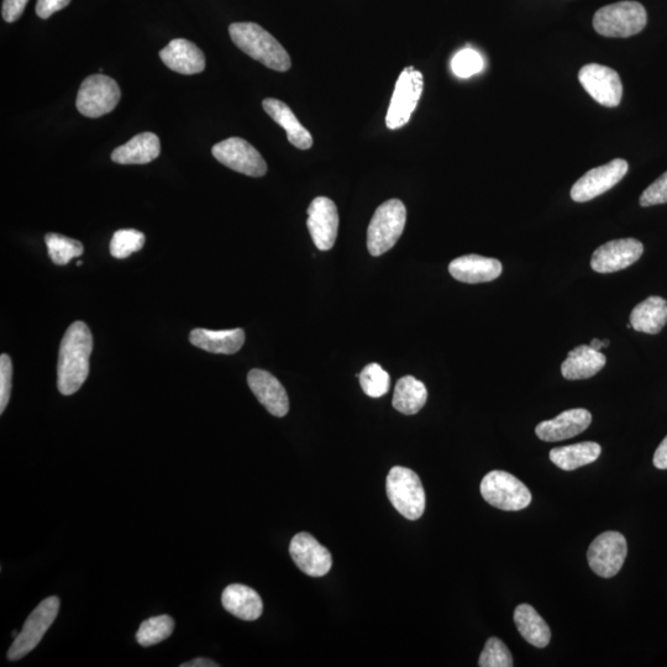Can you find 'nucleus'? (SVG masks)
Listing matches in <instances>:
<instances>
[{
	"label": "nucleus",
	"instance_id": "27",
	"mask_svg": "<svg viewBox=\"0 0 667 667\" xmlns=\"http://www.w3.org/2000/svg\"><path fill=\"white\" fill-rule=\"evenodd\" d=\"M602 453L600 444L585 441L569 446H561L550 451V460L559 469L564 471H574L579 467L586 466L595 462Z\"/></svg>",
	"mask_w": 667,
	"mask_h": 667
},
{
	"label": "nucleus",
	"instance_id": "30",
	"mask_svg": "<svg viewBox=\"0 0 667 667\" xmlns=\"http://www.w3.org/2000/svg\"><path fill=\"white\" fill-rule=\"evenodd\" d=\"M173 630H175V621L170 616L164 614V616L152 617L141 623L136 633V640L141 647H152L170 638Z\"/></svg>",
	"mask_w": 667,
	"mask_h": 667
},
{
	"label": "nucleus",
	"instance_id": "36",
	"mask_svg": "<svg viewBox=\"0 0 667 667\" xmlns=\"http://www.w3.org/2000/svg\"><path fill=\"white\" fill-rule=\"evenodd\" d=\"M13 364L7 354L0 356V413L7 408L12 393Z\"/></svg>",
	"mask_w": 667,
	"mask_h": 667
},
{
	"label": "nucleus",
	"instance_id": "16",
	"mask_svg": "<svg viewBox=\"0 0 667 667\" xmlns=\"http://www.w3.org/2000/svg\"><path fill=\"white\" fill-rule=\"evenodd\" d=\"M290 555L299 570L308 576H325L333 566L330 551L308 533H298L293 537Z\"/></svg>",
	"mask_w": 667,
	"mask_h": 667
},
{
	"label": "nucleus",
	"instance_id": "35",
	"mask_svg": "<svg viewBox=\"0 0 667 667\" xmlns=\"http://www.w3.org/2000/svg\"><path fill=\"white\" fill-rule=\"evenodd\" d=\"M485 67L482 56L479 52L472 49H465L455 55L451 68L456 76L460 78H470L480 73Z\"/></svg>",
	"mask_w": 667,
	"mask_h": 667
},
{
	"label": "nucleus",
	"instance_id": "11",
	"mask_svg": "<svg viewBox=\"0 0 667 667\" xmlns=\"http://www.w3.org/2000/svg\"><path fill=\"white\" fill-rule=\"evenodd\" d=\"M629 170L628 162L616 159L608 164L592 168L571 188L572 201L585 203L592 201L621 182Z\"/></svg>",
	"mask_w": 667,
	"mask_h": 667
},
{
	"label": "nucleus",
	"instance_id": "40",
	"mask_svg": "<svg viewBox=\"0 0 667 667\" xmlns=\"http://www.w3.org/2000/svg\"><path fill=\"white\" fill-rule=\"evenodd\" d=\"M654 466L659 470H667V437L661 441L654 455Z\"/></svg>",
	"mask_w": 667,
	"mask_h": 667
},
{
	"label": "nucleus",
	"instance_id": "22",
	"mask_svg": "<svg viewBox=\"0 0 667 667\" xmlns=\"http://www.w3.org/2000/svg\"><path fill=\"white\" fill-rule=\"evenodd\" d=\"M262 107L270 115L273 122L282 126L286 130L287 139L299 150H308L313 146V136L304 126L299 123L296 114L288 107L286 103L278 101L275 98H267Z\"/></svg>",
	"mask_w": 667,
	"mask_h": 667
},
{
	"label": "nucleus",
	"instance_id": "12",
	"mask_svg": "<svg viewBox=\"0 0 667 667\" xmlns=\"http://www.w3.org/2000/svg\"><path fill=\"white\" fill-rule=\"evenodd\" d=\"M213 156L220 164L231 168V170L243 173L250 177H262L266 175L267 165L259 151L248 141L241 138H230L215 145L212 149Z\"/></svg>",
	"mask_w": 667,
	"mask_h": 667
},
{
	"label": "nucleus",
	"instance_id": "33",
	"mask_svg": "<svg viewBox=\"0 0 667 667\" xmlns=\"http://www.w3.org/2000/svg\"><path fill=\"white\" fill-rule=\"evenodd\" d=\"M145 235L135 229H123L114 233L110 241V254L115 259H126L144 248Z\"/></svg>",
	"mask_w": 667,
	"mask_h": 667
},
{
	"label": "nucleus",
	"instance_id": "26",
	"mask_svg": "<svg viewBox=\"0 0 667 667\" xmlns=\"http://www.w3.org/2000/svg\"><path fill=\"white\" fill-rule=\"evenodd\" d=\"M667 323V301L653 296L639 303L630 314V324L635 332L656 335Z\"/></svg>",
	"mask_w": 667,
	"mask_h": 667
},
{
	"label": "nucleus",
	"instance_id": "19",
	"mask_svg": "<svg viewBox=\"0 0 667 667\" xmlns=\"http://www.w3.org/2000/svg\"><path fill=\"white\" fill-rule=\"evenodd\" d=\"M162 62L181 75H197L206 70V57L196 44L186 39L172 40L160 51Z\"/></svg>",
	"mask_w": 667,
	"mask_h": 667
},
{
	"label": "nucleus",
	"instance_id": "18",
	"mask_svg": "<svg viewBox=\"0 0 667 667\" xmlns=\"http://www.w3.org/2000/svg\"><path fill=\"white\" fill-rule=\"evenodd\" d=\"M591 423V413L586 409H569V411L559 414L554 419L545 420V422L538 424V427L535 428V434L546 443H555V441L577 437V435L584 433Z\"/></svg>",
	"mask_w": 667,
	"mask_h": 667
},
{
	"label": "nucleus",
	"instance_id": "2",
	"mask_svg": "<svg viewBox=\"0 0 667 667\" xmlns=\"http://www.w3.org/2000/svg\"><path fill=\"white\" fill-rule=\"evenodd\" d=\"M234 44L262 65L273 71L286 72L292 66L291 57L280 42L255 23H234L229 26Z\"/></svg>",
	"mask_w": 667,
	"mask_h": 667
},
{
	"label": "nucleus",
	"instance_id": "39",
	"mask_svg": "<svg viewBox=\"0 0 667 667\" xmlns=\"http://www.w3.org/2000/svg\"><path fill=\"white\" fill-rule=\"evenodd\" d=\"M70 3L71 0H38V3H36V14L41 19H47L51 15L65 9Z\"/></svg>",
	"mask_w": 667,
	"mask_h": 667
},
{
	"label": "nucleus",
	"instance_id": "32",
	"mask_svg": "<svg viewBox=\"0 0 667 667\" xmlns=\"http://www.w3.org/2000/svg\"><path fill=\"white\" fill-rule=\"evenodd\" d=\"M359 377L362 391L369 397L380 398L390 391L391 377L378 364L367 365Z\"/></svg>",
	"mask_w": 667,
	"mask_h": 667
},
{
	"label": "nucleus",
	"instance_id": "38",
	"mask_svg": "<svg viewBox=\"0 0 667 667\" xmlns=\"http://www.w3.org/2000/svg\"><path fill=\"white\" fill-rule=\"evenodd\" d=\"M29 0H3L2 15L7 23H14L23 15Z\"/></svg>",
	"mask_w": 667,
	"mask_h": 667
},
{
	"label": "nucleus",
	"instance_id": "41",
	"mask_svg": "<svg viewBox=\"0 0 667 667\" xmlns=\"http://www.w3.org/2000/svg\"><path fill=\"white\" fill-rule=\"evenodd\" d=\"M217 663L209 659H194L189 663L182 664L181 667H218Z\"/></svg>",
	"mask_w": 667,
	"mask_h": 667
},
{
	"label": "nucleus",
	"instance_id": "1",
	"mask_svg": "<svg viewBox=\"0 0 667 667\" xmlns=\"http://www.w3.org/2000/svg\"><path fill=\"white\" fill-rule=\"evenodd\" d=\"M92 351L93 336L87 324H71L63 335L57 365V387L61 395H75L86 382Z\"/></svg>",
	"mask_w": 667,
	"mask_h": 667
},
{
	"label": "nucleus",
	"instance_id": "43",
	"mask_svg": "<svg viewBox=\"0 0 667 667\" xmlns=\"http://www.w3.org/2000/svg\"><path fill=\"white\" fill-rule=\"evenodd\" d=\"M608 346H609V340L608 339L603 340V348H608Z\"/></svg>",
	"mask_w": 667,
	"mask_h": 667
},
{
	"label": "nucleus",
	"instance_id": "3",
	"mask_svg": "<svg viewBox=\"0 0 667 667\" xmlns=\"http://www.w3.org/2000/svg\"><path fill=\"white\" fill-rule=\"evenodd\" d=\"M407 222V209L399 199H390L376 209L367 230V248L381 256L397 244Z\"/></svg>",
	"mask_w": 667,
	"mask_h": 667
},
{
	"label": "nucleus",
	"instance_id": "10",
	"mask_svg": "<svg viewBox=\"0 0 667 667\" xmlns=\"http://www.w3.org/2000/svg\"><path fill=\"white\" fill-rule=\"evenodd\" d=\"M627 553V540L621 533H602L593 540L588 549V565L598 576L603 579H611L621 571Z\"/></svg>",
	"mask_w": 667,
	"mask_h": 667
},
{
	"label": "nucleus",
	"instance_id": "20",
	"mask_svg": "<svg viewBox=\"0 0 667 667\" xmlns=\"http://www.w3.org/2000/svg\"><path fill=\"white\" fill-rule=\"evenodd\" d=\"M503 267L500 261L480 255H466L451 261L450 275L460 282L485 283L495 281L501 276Z\"/></svg>",
	"mask_w": 667,
	"mask_h": 667
},
{
	"label": "nucleus",
	"instance_id": "24",
	"mask_svg": "<svg viewBox=\"0 0 667 667\" xmlns=\"http://www.w3.org/2000/svg\"><path fill=\"white\" fill-rule=\"evenodd\" d=\"M223 607L236 618L246 622L256 621L264 612V602L259 593L244 585H230L222 595Z\"/></svg>",
	"mask_w": 667,
	"mask_h": 667
},
{
	"label": "nucleus",
	"instance_id": "6",
	"mask_svg": "<svg viewBox=\"0 0 667 667\" xmlns=\"http://www.w3.org/2000/svg\"><path fill=\"white\" fill-rule=\"evenodd\" d=\"M480 490L483 500L501 511H523L532 502V492L529 488L506 471L488 472L483 477Z\"/></svg>",
	"mask_w": 667,
	"mask_h": 667
},
{
	"label": "nucleus",
	"instance_id": "8",
	"mask_svg": "<svg viewBox=\"0 0 667 667\" xmlns=\"http://www.w3.org/2000/svg\"><path fill=\"white\" fill-rule=\"evenodd\" d=\"M59 611V598L49 597L42 601L26 619L23 630L15 638L8 651V659L12 661L23 659L24 656L38 647L47 630L55 622Z\"/></svg>",
	"mask_w": 667,
	"mask_h": 667
},
{
	"label": "nucleus",
	"instance_id": "21",
	"mask_svg": "<svg viewBox=\"0 0 667 667\" xmlns=\"http://www.w3.org/2000/svg\"><path fill=\"white\" fill-rule=\"evenodd\" d=\"M189 340L197 348L208 353L233 355L243 348L245 332L243 329L208 330L194 329Z\"/></svg>",
	"mask_w": 667,
	"mask_h": 667
},
{
	"label": "nucleus",
	"instance_id": "15",
	"mask_svg": "<svg viewBox=\"0 0 667 667\" xmlns=\"http://www.w3.org/2000/svg\"><path fill=\"white\" fill-rule=\"evenodd\" d=\"M644 246L637 239L612 240L593 252L591 267L597 273L628 269L642 257Z\"/></svg>",
	"mask_w": 667,
	"mask_h": 667
},
{
	"label": "nucleus",
	"instance_id": "31",
	"mask_svg": "<svg viewBox=\"0 0 667 667\" xmlns=\"http://www.w3.org/2000/svg\"><path fill=\"white\" fill-rule=\"evenodd\" d=\"M45 243L52 262L59 266L67 265L75 257H80L84 251L80 241L56 233L47 234Z\"/></svg>",
	"mask_w": 667,
	"mask_h": 667
},
{
	"label": "nucleus",
	"instance_id": "42",
	"mask_svg": "<svg viewBox=\"0 0 667 667\" xmlns=\"http://www.w3.org/2000/svg\"><path fill=\"white\" fill-rule=\"evenodd\" d=\"M591 348L596 351H601L603 349V341L598 339H593L590 344Z\"/></svg>",
	"mask_w": 667,
	"mask_h": 667
},
{
	"label": "nucleus",
	"instance_id": "4",
	"mask_svg": "<svg viewBox=\"0 0 667 667\" xmlns=\"http://www.w3.org/2000/svg\"><path fill=\"white\" fill-rule=\"evenodd\" d=\"M647 10L638 2L606 5L595 14L593 28L606 38H630L647 25Z\"/></svg>",
	"mask_w": 667,
	"mask_h": 667
},
{
	"label": "nucleus",
	"instance_id": "37",
	"mask_svg": "<svg viewBox=\"0 0 667 667\" xmlns=\"http://www.w3.org/2000/svg\"><path fill=\"white\" fill-rule=\"evenodd\" d=\"M639 202L642 207H653L667 203V172L645 189Z\"/></svg>",
	"mask_w": 667,
	"mask_h": 667
},
{
	"label": "nucleus",
	"instance_id": "17",
	"mask_svg": "<svg viewBox=\"0 0 667 667\" xmlns=\"http://www.w3.org/2000/svg\"><path fill=\"white\" fill-rule=\"evenodd\" d=\"M250 390L272 416L282 418L290 411L285 387L277 378L264 370H251L248 375Z\"/></svg>",
	"mask_w": 667,
	"mask_h": 667
},
{
	"label": "nucleus",
	"instance_id": "23",
	"mask_svg": "<svg viewBox=\"0 0 667 667\" xmlns=\"http://www.w3.org/2000/svg\"><path fill=\"white\" fill-rule=\"evenodd\" d=\"M160 152L159 136L154 133H141L115 149L112 160L119 165H146L156 160Z\"/></svg>",
	"mask_w": 667,
	"mask_h": 667
},
{
	"label": "nucleus",
	"instance_id": "34",
	"mask_svg": "<svg viewBox=\"0 0 667 667\" xmlns=\"http://www.w3.org/2000/svg\"><path fill=\"white\" fill-rule=\"evenodd\" d=\"M514 665L511 651L498 638L487 640L483 649L479 666L481 667H512Z\"/></svg>",
	"mask_w": 667,
	"mask_h": 667
},
{
	"label": "nucleus",
	"instance_id": "7",
	"mask_svg": "<svg viewBox=\"0 0 667 667\" xmlns=\"http://www.w3.org/2000/svg\"><path fill=\"white\" fill-rule=\"evenodd\" d=\"M424 89V78L413 66L404 68L396 83L386 117L388 129L397 130L406 125L416 110Z\"/></svg>",
	"mask_w": 667,
	"mask_h": 667
},
{
	"label": "nucleus",
	"instance_id": "25",
	"mask_svg": "<svg viewBox=\"0 0 667 667\" xmlns=\"http://www.w3.org/2000/svg\"><path fill=\"white\" fill-rule=\"evenodd\" d=\"M606 361V356L590 345L577 346L561 365V374L570 381L587 380L596 376L606 366Z\"/></svg>",
	"mask_w": 667,
	"mask_h": 667
},
{
	"label": "nucleus",
	"instance_id": "13",
	"mask_svg": "<svg viewBox=\"0 0 667 667\" xmlns=\"http://www.w3.org/2000/svg\"><path fill=\"white\" fill-rule=\"evenodd\" d=\"M579 81L585 91L603 107H618L623 98L621 77L612 68L590 63L581 68Z\"/></svg>",
	"mask_w": 667,
	"mask_h": 667
},
{
	"label": "nucleus",
	"instance_id": "9",
	"mask_svg": "<svg viewBox=\"0 0 667 667\" xmlns=\"http://www.w3.org/2000/svg\"><path fill=\"white\" fill-rule=\"evenodd\" d=\"M122 97L118 83L108 76H89L81 84L77 109L84 117L101 118L113 112Z\"/></svg>",
	"mask_w": 667,
	"mask_h": 667
},
{
	"label": "nucleus",
	"instance_id": "28",
	"mask_svg": "<svg viewBox=\"0 0 667 667\" xmlns=\"http://www.w3.org/2000/svg\"><path fill=\"white\" fill-rule=\"evenodd\" d=\"M514 622L519 633L529 644L540 649L548 647L551 639L550 628L532 606L525 603L518 606L514 612Z\"/></svg>",
	"mask_w": 667,
	"mask_h": 667
},
{
	"label": "nucleus",
	"instance_id": "14",
	"mask_svg": "<svg viewBox=\"0 0 667 667\" xmlns=\"http://www.w3.org/2000/svg\"><path fill=\"white\" fill-rule=\"evenodd\" d=\"M307 227L319 250L333 249L339 230V212L332 199L317 197L308 208Z\"/></svg>",
	"mask_w": 667,
	"mask_h": 667
},
{
	"label": "nucleus",
	"instance_id": "29",
	"mask_svg": "<svg viewBox=\"0 0 667 667\" xmlns=\"http://www.w3.org/2000/svg\"><path fill=\"white\" fill-rule=\"evenodd\" d=\"M428 391L423 382L413 376H404L398 380L393 393V407L406 416H414L422 411L427 403Z\"/></svg>",
	"mask_w": 667,
	"mask_h": 667
},
{
	"label": "nucleus",
	"instance_id": "5",
	"mask_svg": "<svg viewBox=\"0 0 667 667\" xmlns=\"http://www.w3.org/2000/svg\"><path fill=\"white\" fill-rule=\"evenodd\" d=\"M388 500L409 521H417L425 511V492L419 476L407 467L396 466L386 481Z\"/></svg>",
	"mask_w": 667,
	"mask_h": 667
}]
</instances>
